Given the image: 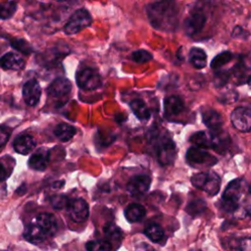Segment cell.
Segmentation results:
<instances>
[{
	"mask_svg": "<svg viewBox=\"0 0 251 251\" xmlns=\"http://www.w3.org/2000/svg\"><path fill=\"white\" fill-rule=\"evenodd\" d=\"M249 186L242 178L231 180L226 187L222 200L221 209L226 213L232 214L236 218H244L249 214V204L244 203L248 199Z\"/></svg>",
	"mask_w": 251,
	"mask_h": 251,
	"instance_id": "1",
	"label": "cell"
},
{
	"mask_svg": "<svg viewBox=\"0 0 251 251\" xmlns=\"http://www.w3.org/2000/svg\"><path fill=\"white\" fill-rule=\"evenodd\" d=\"M151 25L162 31H174L177 27V7L172 1L153 2L146 7Z\"/></svg>",
	"mask_w": 251,
	"mask_h": 251,
	"instance_id": "2",
	"label": "cell"
},
{
	"mask_svg": "<svg viewBox=\"0 0 251 251\" xmlns=\"http://www.w3.org/2000/svg\"><path fill=\"white\" fill-rule=\"evenodd\" d=\"M191 183L196 188L204 190L209 195H216L220 191L221 178L214 172L198 173L191 177Z\"/></svg>",
	"mask_w": 251,
	"mask_h": 251,
	"instance_id": "3",
	"label": "cell"
},
{
	"mask_svg": "<svg viewBox=\"0 0 251 251\" xmlns=\"http://www.w3.org/2000/svg\"><path fill=\"white\" fill-rule=\"evenodd\" d=\"M156 156L158 162L163 166L171 165L175 162L176 156V146L168 135H162L157 139Z\"/></svg>",
	"mask_w": 251,
	"mask_h": 251,
	"instance_id": "4",
	"label": "cell"
},
{
	"mask_svg": "<svg viewBox=\"0 0 251 251\" xmlns=\"http://www.w3.org/2000/svg\"><path fill=\"white\" fill-rule=\"evenodd\" d=\"M92 18L89 12L84 9H78L73 13L64 26V30L67 34H75L91 25Z\"/></svg>",
	"mask_w": 251,
	"mask_h": 251,
	"instance_id": "5",
	"label": "cell"
},
{
	"mask_svg": "<svg viewBox=\"0 0 251 251\" xmlns=\"http://www.w3.org/2000/svg\"><path fill=\"white\" fill-rule=\"evenodd\" d=\"M75 80L77 86L83 90H95L102 85V78L99 73L92 68H85L77 72Z\"/></svg>",
	"mask_w": 251,
	"mask_h": 251,
	"instance_id": "6",
	"label": "cell"
},
{
	"mask_svg": "<svg viewBox=\"0 0 251 251\" xmlns=\"http://www.w3.org/2000/svg\"><path fill=\"white\" fill-rule=\"evenodd\" d=\"M186 161L191 166H213L218 160L208 153L205 149L198 148L195 146L190 147L186 152Z\"/></svg>",
	"mask_w": 251,
	"mask_h": 251,
	"instance_id": "7",
	"label": "cell"
},
{
	"mask_svg": "<svg viewBox=\"0 0 251 251\" xmlns=\"http://www.w3.org/2000/svg\"><path fill=\"white\" fill-rule=\"evenodd\" d=\"M232 126L243 132H248L251 128V114L248 107H237L230 114Z\"/></svg>",
	"mask_w": 251,
	"mask_h": 251,
	"instance_id": "8",
	"label": "cell"
},
{
	"mask_svg": "<svg viewBox=\"0 0 251 251\" xmlns=\"http://www.w3.org/2000/svg\"><path fill=\"white\" fill-rule=\"evenodd\" d=\"M206 15L201 10H195L187 16L183 22V28L188 36H193L204 27Z\"/></svg>",
	"mask_w": 251,
	"mask_h": 251,
	"instance_id": "9",
	"label": "cell"
},
{
	"mask_svg": "<svg viewBox=\"0 0 251 251\" xmlns=\"http://www.w3.org/2000/svg\"><path fill=\"white\" fill-rule=\"evenodd\" d=\"M67 210L70 218L75 223H83L87 220L89 215L88 204L81 198L70 201Z\"/></svg>",
	"mask_w": 251,
	"mask_h": 251,
	"instance_id": "10",
	"label": "cell"
},
{
	"mask_svg": "<svg viewBox=\"0 0 251 251\" xmlns=\"http://www.w3.org/2000/svg\"><path fill=\"white\" fill-rule=\"evenodd\" d=\"M41 87L37 80L29 79L23 86V98L26 105L35 106L40 100Z\"/></svg>",
	"mask_w": 251,
	"mask_h": 251,
	"instance_id": "11",
	"label": "cell"
},
{
	"mask_svg": "<svg viewBox=\"0 0 251 251\" xmlns=\"http://www.w3.org/2000/svg\"><path fill=\"white\" fill-rule=\"evenodd\" d=\"M151 178L146 175H137L129 179L126 184L128 193L132 196H139L148 191Z\"/></svg>",
	"mask_w": 251,
	"mask_h": 251,
	"instance_id": "12",
	"label": "cell"
},
{
	"mask_svg": "<svg viewBox=\"0 0 251 251\" xmlns=\"http://www.w3.org/2000/svg\"><path fill=\"white\" fill-rule=\"evenodd\" d=\"M23 236L26 241H28L30 243H33V244H39V243L45 241L47 238L50 237L46 233V231L43 230L33 221L25 226Z\"/></svg>",
	"mask_w": 251,
	"mask_h": 251,
	"instance_id": "13",
	"label": "cell"
},
{
	"mask_svg": "<svg viewBox=\"0 0 251 251\" xmlns=\"http://www.w3.org/2000/svg\"><path fill=\"white\" fill-rule=\"evenodd\" d=\"M72 90V83L66 77H58L54 79L47 88L49 96L54 98H62L68 95Z\"/></svg>",
	"mask_w": 251,
	"mask_h": 251,
	"instance_id": "14",
	"label": "cell"
},
{
	"mask_svg": "<svg viewBox=\"0 0 251 251\" xmlns=\"http://www.w3.org/2000/svg\"><path fill=\"white\" fill-rule=\"evenodd\" d=\"M209 138L211 148H213L219 153H224L226 150H227L230 144L229 135L221 128L217 130H212L211 133L209 134Z\"/></svg>",
	"mask_w": 251,
	"mask_h": 251,
	"instance_id": "15",
	"label": "cell"
},
{
	"mask_svg": "<svg viewBox=\"0 0 251 251\" xmlns=\"http://www.w3.org/2000/svg\"><path fill=\"white\" fill-rule=\"evenodd\" d=\"M49 159L50 151L46 148H39L28 159V167L32 170L42 172L47 168Z\"/></svg>",
	"mask_w": 251,
	"mask_h": 251,
	"instance_id": "16",
	"label": "cell"
},
{
	"mask_svg": "<svg viewBox=\"0 0 251 251\" xmlns=\"http://www.w3.org/2000/svg\"><path fill=\"white\" fill-rule=\"evenodd\" d=\"M33 222L36 223L46 233L51 237L54 235L58 229V225L56 218L50 213H41L38 214L34 219Z\"/></svg>",
	"mask_w": 251,
	"mask_h": 251,
	"instance_id": "17",
	"label": "cell"
},
{
	"mask_svg": "<svg viewBox=\"0 0 251 251\" xmlns=\"http://www.w3.org/2000/svg\"><path fill=\"white\" fill-rule=\"evenodd\" d=\"M36 146L35 139L29 134H22L14 140L13 147L15 151L22 155H27Z\"/></svg>",
	"mask_w": 251,
	"mask_h": 251,
	"instance_id": "18",
	"label": "cell"
},
{
	"mask_svg": "<svg viewBox=\"0 0 251 251\" xmlns=\"http://www.w3.org/2000/svg\"><path fill=\"white\" fill-rule=\"evenodd\" d=\"M25 61L24 59L13 52H8L0 58V68L4 70H14L20 71L24 69Z\"/></svg>",
	"mask_w": 251,
	"mask_h": 251,
	"instance_id": "19",
	"label": "cell"
},
{
	"mask_svg": "<svg viewBox=\"0 0 251 251\" xmlns=\"http://www.w3.org/2000/svg\"><path fill=\"white\" fill-rule=\"evenodd\" d=\"M202 121L205 124V126L209 127L211 130L220 129L224 123L222 115L214 109L202 111Z\"/></svg>",
	"mask_w": 251,
	"mask_h": 251,
	"instance_id": "20",
	"label": "cell"
},
{
	"mask_svg": "<svg viewBox=\"0 0 251 251\" xmlns=\"http://www.w3.org/2000/svg\"><path fill=\"white\" fill-rule=\"evenodd\" d=\"M184 110L183 101L177 96H169L164 101V113L166 117H173Z\"/></svg>",
	"mask_w": 251,
	"mask_h": 251,
	"instance_id": "21",
	"label": "cell"
},
{
	"mask_svg": "<svg viewBox=\"0 0 251 251\" xmlns=\"http://www.w3.org/2000/svg\"><path fill=\"white\" fill-rule=\"evenodd\" d=\"M225 247L232 251H251L250 237H228L226 239V243H223Z\"/></svg>",
	"mask_w": 251,
	"mask_h": 251,
	"instance_id": "22",
	"label": "cell"
},
{
	"mask_svg": "<svg viewBox=\"0 0 251 251\" xmlns=\"http://www.w3.org/2000/svg\"><path fill=\"white\" fill-rule=\"evenodd\" d=\"M146 215V210L141 204L131 203L125 210V217L129 223H137Z\"/></svg>",
	"mask_w": 251,
	"mask_h": 251,
	"instance_id": "23",
	"label": "cell"
},
{
	"mask_svg": "<svg viewBox=\"0 0 251 251\" xmlns=\"http://www.w3.org/2000/svg\"><path fill=\"white\" fill-rule=\"evenodd\" d=\"M132 113L140 121H147L150 118V110L141 99H134L129 104Z\"/></svg>",
	"mask_w": 251,
	"mask_h": 251,
	"instance_id": "24",
	"label": "cell"
},
{
	"mask_svg": "<svg viewBox=\"0 0 251 251\" xmlns=\"http://www.w3.org/2000/svg\"><path fill=\"white\" fill-rule=\"evenodd\" d=\"M75 132H76L75 127L68 124H59L54 128L55 136L62 142H67L71 140L75 136Z\"/></svg>",
	"mask_w": 251,
	"mask_h": 251,
	"instance_id": "25",
	"label": "cell"
},
{
	"mask_svg": "<svg viewBox=\"0 0 251 251\" xmlns=\"http://www.w3.org/2000/svg\"><path fill=\"white\" fill-rule=\"evenodd\" d=\"M189 61L196 69H203L207 63L206 52L200 48L192 47L189 51Z\"/></svg>",
	"mask_w": 251,
	"mask_h": 251,
	"instance_id": "26",
	"label": "cell"
},
{
	"mask_svg": "<svg viewBox=\"0 0 251 251\" xmlns=\"http://www.w3.org/2000/svg\"><path fill=\"white\" fill-rule=\"evenodd\" d=\"M229 75H232L237 81V83H244L249 82V70L248 68L245 66L244 63L239 62L237 63L230 71H229Z\"/></svg>",
	"mask_w": 251,
	"mask_h": 251,
	"instance_id": "27",
	"label": "cell"
},
{
	"mask_svg": "<svg viewBox=\"0 0 251 251\" xmlns=\"http://www.w3.org/2000/svg\"><path fill=\"white\" fill-rule=\"evenodd\" d=\"M144 234L153 242H159L165 236V232H164V229L162 228V226L155 223L149 224L145 227Z\"/></svg>",
	"mask_w": 251,
	"mask_h": 251,
	"instance_id": "28",
	"label": "cell"
},
{
	"mask_svg": "<svg viewBox=\"0 0 251 251\" xmlns=\"http://www.w3.org/2000/svg\"><path fill=\"white\" fill-rule=\"evenodd\" d=\"M189 141L195 147H198V148H202V149L211 148L209 134H207V132H205V131H198V132L193 133L190 136Z\"/></svg>",
	"mask_w": 251,
	"mask_h": 251,
	"instance_id": "29",
	"label": "cell"
},
{
	"mask_svg": "<svg viewBox=\"0 0 251 251\" xmlns=\"http://www.w3.org/2000/svg\"><path fill=\"white\" fill-rule=\"evenodd\" d=\"M104 234L107 237V239L111 241H121L123 237V232L119 226H117L113 223H108L104 226ZM108 240V241H109Z\"/></svg>",
	"mask_w": 251,
	"mask_h": 251,
	"instance_id": "30",
	"label": "cell"
},
{
	"mask_svg": "<svg viewBox=\"0 0 251 251\" xmlns=\"http://www.w3.org/2000/svg\"><path fill=\"white\" fill-rule=\"evenodd\" d=\"M17 11V3L8 1L0 3V20H8L13 17Z\"/></svg>",
	"mask_w": 251,
	"mask_h": 251,
	"instance_id": "31",
	"label": "cell"
},
{
	"mask_svg": "<svg viewBox=\"0 0 251 251\" xmlns=\"http://www.w3.org/2000/svg\"><path fill=\"white\" fill-rule=\"evenodd\" d=\"M87 251H111L112 245L107 240H90L85 244Z\"/></svg>",
	"mask_w": 251,
	"mask_h": 251,
	"instance_id": "32",
	"label": "cell"
},
{
	"mask_svg": "<svg viewBox=\"0 0 251 251\" xmlns=\"http://www.w3.org/2000/svg\"><path fill=\"white\" fill-rule=\"evenodd\" d=\"M232 59V54L229 51H224L218 54L211 62V68L214 70H219L224 65L228 63Z\"/></svg>",
	"mask_w": 251,
	"mask_h": 251,
	"instance_id": "33",
	"label": "cell"
},
{
	"mask_svg": "<svg viewBox=\"0 0 251 251\" xmlns=\"http://www.w3.org/2000/svg\"><path fill=\"white\" fill-rule=\"evenodd\" d=\"M206 209V202L202 199H196L188 203L186 206V212L191 216H196L204 212Z\"/></svg>",
	"mask_w": 251,
	"mask_h": 251,
	"instance_id": "34",
	"label": "cell"
},
{
	"mask_svg": "<svg viewBox=\"0 0 251 251\" xmlns=\"http://www.w3.org/2000/svg\"><path fill=\"white\" fill-rule=\"evenodd\" d=\"M50 203L54 209L61 210L63 208H67L70 200L65 195H54L50 198Z\"/></svg>",
	"mask_w": 251,
	"mask_h": 251,
	"instance_id": "35",
	"label": "cell"
},
{
	"mask_svg": "<svg viewBox=\"0 0 251 251\" xmlns=\"http://www.w3.org/2000/svg\"><path fill=\"white\" fill-rule=\"evenodd\" d=\"M11 45L13 46V48L19 50L20 52H22L25 55L32 52L31 46L24 39H14L11 41Z\"/></svg>",
	"mask_w": 251,
	"mask_h": 251,
	"instance_id": "36",
	"label": "cell"
},
{
	"mask_svg": "<svg viewBox=\"0 0 251 251\" xmlns=\"http://www.w3.org/2000/svg\"><path fill=\"white\" fill-rule=\"evenodd\" d=\"M229 71H226V70H220V71H217L215 76H214V83L217 87H220V86H224L229 79Z\"/></svg>",
	"mask_w": 251,
	"mask_h": 251,
	"instance_id": "37",
	"label": "cell"
},
{
	"mask_svg": "<svg viewBox=\"0 0 251 251\" xmlns=\"http://www.w3.org/2000/svg\"><path fill=\"white\" fill-rule=\"evenodd\" d=\"M131 58L136 63H146L152 59V54L146 50H136L131 54Z\"/></svg>",
	"mask_w": 251,
	"mask_h": 251,
	"instance_id": "38",
	"label": "cell"
},
{
	"mask_svg": "<svg viewBox=\"0 0 251 251\" xmlns=\"http://www.w3.org/2000/svg\"><path fill=\"white\" fill-rule=\"evenodd\" d=\"M236 99H237V92L234 91V90H228L227 92L222 94L221 98H219V100H220L222 103H224V104L232 103V102H234Z\"/></svg>",
	"mask_w": 251,
	"mask_h": 251,
	"instance_id": "39",
	"label": "cell"
},
{
	"mask_svg": "<svg viewBox=\"0 0 251 251\" xmlns=\"http://www.w3.org/2000/svg\"><path fill=\"white\" fill-rule=\"evenodd\" d=\"M10 136V130L5 126H0V147L6 144Z\"/></svg>",
	"mask_w": 251,
	"mask_h": 251,
	"instance_id": "40",
	"label": "cell"
},
{
	"mask_svg": "<svg viewBox=\"0 0 251 251\" xmlns=\"http://www.w3.org/2000/svg\"><path fill=\"white\" fill-rule=\"evenodd\" d=\"M7 176H8V174H7L6 169L4 168V166L2 164H0V182L5 180L7 178Z\"/></svg>",
	"mask_w": 251,
	"mask_h": 251,
	"instance_id": "41",
	"label": "cell"
},
{
	"mask_svg": "<svg viewBox=\"0 0 251 251\" xmlns=\"http://www.w3.org/2000/svg\"><path fill=\"white\" fill-rule=\"evenodd\" d=\"M62 185H64V181H59V182H57V183H54V184H53V186H54V187H56V188H58L59 186H62Z\"/></svg>",
	"mask_w": 251,
	"mask_h": 251,
	"instance_id": "42",
	"label": "cell"
}]
</instances>
